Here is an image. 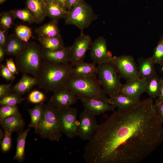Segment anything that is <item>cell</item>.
Segmentation results:
<instances>
[{"label":"cell","mask_w":163,"mask_h":163,"mask_svg":"<svg viewBox=\"0 0 163 163\" xmlns=\"http://www.w3.org/2000/svg\"><path fill=\"white\" fill-rule=\"evenodd\" d=\"M163 123L152 99L118 109L98 125L84 149L87 163H138L163 142Z\"/></svg>","instance_id":"6da1fadb"},{"label":"cell","mask_w":163,"mask_h":163,"mask_svg":"<svg viewBox=\"0 0 163 163\" xmlns=\"http://www.w3.org/2000/svg\"><path fill=\"white\" fill-rule=\"evenodd\" d=\"M73 67L70 63H56L43 60L36 77L37 85L46 91L54 92L64 86L72 76Z\"/></svg>","instance_id":"7a4b0ae2"},{"label":"cell","mask_w":163,"mask_h":163,"mask_svg":"<svg viewBox=\"0 0 163 163\" xmlns=\"http://www.w3.org/2000/svg\"><path fill=\"white\" fill-rule=\"evenodd\" d=\"M96 75L85 77L71 76L64 86L75 94L80 99L94 98L110 103L109 98L101 88Z\"/></svg>","instance_id":"3957f363"},{"label":"cell","mask_w":163,"mask_h":163,"mask_svg":"<svg viewBox=\"0 0 163 163\" xmlns=\"http://www.w3.org/2000/svg\"><path fill=\"white\" fill-rule=\"evenodd\" d=\"M42 50L41 46L36 43H28L24 51L15 56L18 71L36 77L43 61Z\"/></svg>","instance_id":"277c9868"},{"label":"cell","mask_w":163,"mask_h":163,"mask_svg":"<svg viewBox=\"0 0 163 163\" xmlns=\"http://www.w3.org/2000/svg\"><path fill=\"white\" fill-rule=\"evenodd\" d=\"M43 107V117L35 132L42 138L58 142L62 133L59 123L58 109L50 102Z\"/></svg>","instance_id":"5b68a950"},{"label":"cell","mask_w":163,"mask_h":163,"mask_svg":"<svg viewBox=\"0 0 163 163\" xmlns=\"http://www.w3.org/2000/svg\"><path fill=\"white\" fill-rule=\"evenodd\" d=\"M96 75L103 88L109 97L120 93V77L111 60L98 65Z\"/></svg>","instance_id":"8992f818"},{"label":"cell","mask_w":163,"mask_h":163,"mask_svg":"<svg viewBox=\"0 0 163 163\" xmlns=\"http://www.w3.org/2000/svg\"><path fill=\"white\" fill-rule=\"evenodd\" d=\"M97 18L91 7L82 0L68 11L64 19L66 24L76 26L82 33Z\"/></svg>","instance_id":"52a82bcc"},{"label":"cell","mask_w":163,"mask_h":163,"mask_svg":"<svg viewBox=\"0 0 163 163\" xmlns=\"http://www.w3.org/2000/svg\"><path fill=\"white\" fill-rule=\"evenodd\" d=\"M60 128L62 133L70 139L78 136V120L76 108L70 107L58 109Z\"/></svg>","instance_id":"ba28073f"},{"label":"cell","mask_w":163,"mask_h":163,"mask_svg":"<svg viewBox=\"0 0 163 163\" xmlns=\"http://www.w3.org/2000/svg\"><path fill=\"white\" fill-rule=\"evenodd\" d=\"M111 61L120 76L128 81L139 78L138 68L131 56L113 57Z\"/></svg>","instance_id":"9c48e42d"},{"label":"cell","mask_w":163,"mask_h":163,"mask_svg":"<svg viewBox=\"0 0 163 163\" xmlns=\"http://www.w3.org/2000/svg\"><path fill=\"white\" fill-rule=\"evenodd\" d=\"M95 115L84 108L79 114L78 136L84 140H90L96 131L98 125Z\"/></svg>","instance_id":"30bf717a"},{"label":"cell","mask_w":163,"mask_h":163,"mask_svg":"<svg viewBox=\"0 0 163 163\" xmlns=\"http://www.w3.org/2000/svg\"><path fill=\"white\" fill-rule=\"evenodd\" d=\"M91 37L83 33L76 38L70 46V62L72 67L83 61L87 51L92 44Z\"/></svg>","instance_id":"8fae6325"},{"label":"cell","mask_w":163,"mask_h":163,"mask_svg":"<svg viewBox=\"0 0 163 163\" xmlns=\"http://www.w3.org/2000/svg\"><path fill=\"white\" fill-rule=\"evenodd\" d=\"M90 57L93 62L98 65L111 59L112 53L107 50L106 40L104 37H99L92 43Z\"/></svg>","instance_id":"7c38bea8"},{"label":"cell","mask_w":163,"mask_h":163,"mask_svg":"<svg viewBox=\"0 0 163 163\" xmlns=\"http://www.w3.org/2000/svg\"><path fill=\"white\" fill-rule=\"evenodd\" d=\"M53 92L50 102L58 109L70 107L75 104L78 99L75 94L64 86Z\"/></svg>","instance_id":"4fadbf2b"},{"label":"cell","mask_w":163,"mask_h":163,"mask_svg":"<svg viewBox=\"0 0 163 163\" xmlns=\"http://www.w3.org/2000/svg\"><path fill=\"white\" fill-rule=\"evenodd\" d=\"M43 60L50 62L59 64L70 63L71 58L70 46L65 47L57 50L42 48Z\"/></svg>","instance_id":"5bb4252c"},{"label":"cell","mask_w":163,"mask_h":163,"mask_svg":"<svg viewBox=\"0 0 163 163\" xmlns=\"http://www.w3.org/2000/svg\"><path fill=\"white\" fill-rule=\"evenodd\" d=\"M85 108L95 116L108 111H113L115 108L105 101L96 98H82L80 99Z\"/></svg>","instance_id":"9a60e30c"},{"label":"cell","mask_w":163,"mask_h":163,"mask_svg":"<svg viewBox=\"0 0 163 163\" xmlns=\"http://www.w3.org/2000/svg\"><path fill=\"white\" fill-rule=\"evenodd\" d=\"M146 82V80L139 78L127 81L122 84L120 92L139 100L141 95L145 92Z\"/></svg>","instance_id":"2e32d148"},{"label":"cell","mask_w":163,"mask_h":163,"mask_svg":"<svg viewBox=\"0 0 163 163\" xmlns=\"http://www.w3.org/2000/svg\"><path fill=\"white\" fill-rule=\"evenodd\" d=\"M109 99L110 104L115 107L121 110L132 108L140 101L139 99H135L120 92L112 97H109Z\"/></svg>","instance_id":"e0dca14e"},{"label":"cell","mask_w":163,"mask_h":163,"mask_svg":"<svg viewBox=\"0 0 163 163\" xmlns=\"http://www.w3.org/2000/svg\"><path fill=\"white\" fill-rule=\"evenodd\" d=\"M45 3L47 16L56 20L65 18L68 11L61 4L55 0H47Z\"/></svg>","instance_id":"ac0fdd59"},{"label":"cell","mask_w":163,"mask_h":163,"mask_svg":"<svg viewBox=\"0 0 163 163\" xmlns=\"http://www.w3.org/2000/svg\"><path fill=\"white\" fill-rule=\"evenodd\" d=\"M28 43L21 40L16 35H10L4 47L6 55L17 56L24 51Z\"/></svg>","instance_id":"d6986e66"},{"label":"cell","mask_w":163,"mask_h":163,"mask_svg":"<svg viewBox=\"0 0 163 163\" xmlns=\"http://www.w3.org/2000/svg\"><path fill=\"white\" fill-rule=\"evenodd\" d=\"M0 123L4 130L11 133L22 131L24 126V120L20 113L6 118Z\"/></svg>","instance_id":"ffe728a7"},{"label":"cell","mask_w":163,"mask_h":163,"mask_svg":"<svg viewBox=\"0 0 163 163\" xmlns=\"http://www.w3.org/2000/svg\"><path fill=\"white\" fill-rule=\"evenodd\" d=\"M154 65L151 57L139 59L138 67L139 78L147 80L155 75L156 72Z\"/></svg>","instance_id":"44dd1931"},{"label":"cell","mask_w":163,"mask_h":163,"mask_svg":"<svg viewBox=\"0 0 163 163\" xmlns=\"http://www.w3.org/2000/svg\"><path fill=\"white\" fill-rule=\"evenodd\" d=\"M27 8L34 14L36 22H42L47 16L45 4L43 0H26Z\"/></svg>","instance_id":"7402d4cb"},{"label":"cell","mask_w":163,"mask_h":163,"mask_svg":"<svg viewBox=\"0 0 163 163\" xmlns=\"http://www.w3.org/2000/svg\"><path fill=\"white\" fill-rule=\"evenodd\" d=\"M37 83L35 77L23 73L20 80L12 87V91L21 95L29 91Z\"/></svg>","instance_id":"603a6c76"},{"label":"cell","mask_w":163,"mask_h":163,"mask_svg":"<svg viewBox=\"0 0 163 163\" xmlns=\"http://www.w3.org/2000/svg\"><path fill=\"white\" fill-rule=\"evenodd\" d=\"M97 66L93 62L87 63L82 61L73 67L72 76L88 77L96 74Z\"/></svg>","instance_id":"cb8c5ba5"},{"label":"cell","mask_w":163,"mask_h":163,"mask_svg":"<svg viewBox=\"0 0 163 163\" xmlns=\"http://www.w3.org/2000/svg\"><path fill=\"white\" fill-rule=\"evenodd\" d=\"M58 21L52 20L35 30L38 37H53L60 36L58 25Z\"/></svg>","instance_id":"d4e9b609"},{"label":"cell","mask_w":163,"mask_h":163,"mask_svg":"<svg viewBox=\"0 0 163 163\" xmlns=\"http://www.w3.org/2000/svg\"><path fill=\"white\" fill-rule=\"evenodd\" d=\"M30 130V129L29 128L18 132L16 151L13 158L20 163L23 161L24 160L26 140Z\"/></svg>","instance_id":"484cf974"},{"label":"cell","mask_w":163,"mask_h":163,"mask_svg":"<svg viewBox=\"0 0 163 163\" xmlns=\"http://www.w3.org/2000/svg\"><path fill=\"white\" fill-rule=\"evenodd\" d=\"M38 40L43 49L57 50L65 47L61 36L53 37H38Z\"/></svg>","instance_id":"4316f807"},{"label":"cell","mask_w":163,"mask_h":163,"mask_svg":"<svg viewBox=\"0 0 163 163\" xmlns=\"http://www.w3.org/2000/svg\"><path fill=\"white\" fill-rule=\"evenodd\" d=\"M162 78L156 74L147 80L145 92L152 98L159 96Z\"/></svg>","instance_id":"83f0119b"},{"label":"cell","mask_w":163,"mask_h":163,"mask_svg":"<svg viewBox=\"0 0 163 163\" xmlns=\"http://www.w3.org/2000/svg\"><path fill=\"white\" fill-rule=\"evenodd\" d=\"M30 117V122L29 125V127L36 129L41 122L44 114V109L43 104L36 105L34 107L27 109Z\"/></svg>","instance_id":"f1b7e54d"},{"label":"cell","mask_w":163,"mask_h":163,"mask_svg":"<svg viewBox=\"0 0 163 163\" xmlns=\"http://www.w3.org/2000/svg\"><path fill=\"white\" fill-rule=\"evenodd\" d=\"M14 18L27 22L29 24L36 22V19L33 14L27 8L16 9L10 11Z\"/></svg>","instance_id":"f546056e"},{"label":"cell","mask_w":163,"mask_h":163,"mask_svg":"<svg viewBox=\"0 0 163 163\" xmlns=\"http://www.w3.org/2000/svg\"><path fill=\"white\" fill-rule=\"evenodd\" d=\"M151 58L155 64L163 65V36L160 38L158 41Z\"/></svg>","instance_id":"4dcf8cb0"},{"label":"cell","mask_w":163,"mask_h":163,"mask_svg":"<svg viewBox=\"0 0 163 163\" xmlns=\"http://www.w3.org/2000/svg\"><path fill=\"white\" fill-rule=\"evenodd\" d=\"M21 96L15 92H11L0 99V104L1 105L17 106V104L21 103L24 100Z\"/></svg>","instance_id":"1f68e13d"},{"label":"cell","mask_w":163,"mask_h":163,"mask_svg":"<svg viewBox=\"0 0 163 163\" xmlns=\"http://www.w3.org/2000/svg\"><path fill=\"white\" fill-rule=\"evenodd\" d=\"M15 31L16 36L20 40L27 43L32 37L31 29L24 25L18 26L15 28Z\"/></svg>","instance_id":"d6a6232c"},{"label":"cell","mask_w":163,"mask_h":163,"mask_svg":"<svg viewBox=\"0 0 163 163\" xmlns=\"http://www.w3.org/2000/svg\"><path fill=\"white\" fill-rule=\"evenodd\" d=\"M20 113L17 106L2 105L0 108V122L8 117Z\"/></svg>","instance_id":"836d02e7"},{"label":"cell","mask_w":163,"mask_h":163,"mask_svg":"<svg viewBox=\"0 0 163 163\" xmlns=\"http://www.w3.org/2000/svg\"><path fill=\"white\" fill-rule=\"evenodd\" d=\"M46 98L45 94L38 90H34L31 91L27 97L29 101L35 104H43Z\"/></svg>","instance_id":"e575fe53"},{"label":"cell","mask_w":163,"mask_h":163,"mask_svg":"<svg viewBox=\"0 0 163 163\" xmlns=\"http://www.w3.org/2000/svg\"><path fill=\"white\" fill-rule=\"evenodd\" d=\"M13 18H14L10 11L2 14L0 18V27L7 30L11 27L13 23Z\"/></svg>","instance_id":"d590c367"},{"label":"cell","mask_w":163,"mask_h":163,"mask_svg":"<svg viewBox=\"0 0 163 163\" xmlns=\"http://www.w3.org/2000/svg\"><path fill=\"white\" fill-rule=\"evenodd\" d=\"M5 135L3 139L1 141V148L2 151L6 152L11 149L12 146L11 133L4 130Z\"/></svg>","instance_id":"8d00e7d4"},{"label":"cell","mask_w":163,"mask_h":163,"mask_svg":"<svg viewBox=\"0 0 163 163\" xmlns=\"http://www.w3.org/2000/svg\"><path fill=\"white\" fill-rule=\"evenodd\" d=\"M0 75L1 76L8 81H13L15 76L7 68L6 65L1 64L0 65Z\"/></svg>","instance_id":"74e56055"},{"label":"cell","mask_w":163,"mask_h":163,"mask_svg":"<svg viewBox=\"0 0 163 163\" xmlns=\"http://www.w3.org/2000/svg\"><path fill=\"white\" fill-rule=\"evenodd\" d=\"M154 105L157 114L163 124V101L156 99Z\"/></svg>","instance_id":"f35d334b"},{"label":"cell","mask_w":163,"mask_h":163,"mask_svg":"<svg viewBox=\"0 0 163 163\" xmlns=\"http://www.w3.org/2000/svg\"><path fill=\"white\" fill-rule=\"evenodd\" d=\"M12 84L9 83L0 85V99L9 94L12 91Z\"/></svg>","instance_id":"ab89813d"},{"label":"cell","mask_w":163,"mask_h":163,"mask_svg":"<svg viewBox=\"0 0 163 163\" xmlns=\"http://www.w3.org/2000/svg\"><path fill=\"white\" fill-rule=\"evenodd\" d=\"M6 65L14 75L18 74L19 73V71L12 58H10L6 59Z\"/></svg>","instance_id":"60d3db41"},{"label":"cell","mask_w":163,"mask_h":163,"mask_svg":"<svg viewBox=\"0 0 163 163\" xmlns=\"http://www.w3.org/2000/svg\"><path fill=\"white\" fill-rule=\"evenodd\" d=\"M6 30L2 27L0 28V46L5 47L7 42V38L6 35Z\"/></svg>","instance_id":"b9f144b4"},{"label":"cell","mask_w":163,"mask_h":163,"mask_svg":"<svg viewBox=\"0 0 163 163\" xmlns=\"http://www.w3.org/2000/svg\"><path fill=\"white\" fill-rule=\"evenodd\" d=\"M82 0H68L66 8L68 11Z\"/></svg>","instance_id":"7bdbcfd3"},{"label":"cell","mask_w":163,"mask_h":163,"mask_svg":"<svg viewBox=\"0 0 163 163\" xmlns=\"http://www.w3.org/2000/svg\"><path fill=\"white\" fill-rule=\"evenodd\" d=\"M6 55L5 48L0 46V62H1L3 60L5 55Z\"/></svg>","instance_id":"ee69618b"},{"label":"cell","mask_w":163,"mask_h":163,"mask_svg":"<svg viewBox=\"0 0 163 163\" xmlns=\"http://www.w3.org/2000/svg\"><path fill=\"white\" fill-rule=\"evenodd\" d=\"M158 99L163 101V79H161L160 93Z\"/></svg>","instance_id":"f6af8a7d"},{"label":"cell","mask_w":163,"mask_h":163,"mask_svg":"<svg viewBox=\"0 0 163 163\" xmlns=\"http://www.w3.org/2000/svg\"><path fill=\"white\" fill-rule=\"evenodd\" d=\"M0 140H1L3 139L4 136L5 135V131L4 132L3 131H2V129H0Z\"/></svg>","instance_id":"bcb514c9"},{"label":"cell","mask_w":163,"mask_h":163,"mask_svg":"<svg viewBox=\"0 0 163 163\" xmlns=\"http://www.w3.org/2000/svg\"><path fill=\"white\" fill-rule=\"evenodd\" d=\"M67 1L68 0H61L62 5L66 8V6L67 2Z\"/></svg>","instance_id":"7dc6e473"},{"label":"cell","mask_w":163,"mask_h":163,"mask_svg":"<svg viewBox=\"0 0 163 163\" xmlns=\"http://www.w3.org/2000/svg\"><path fill=\"white\" fill-rule=\"evenodd\" d=\"M7 0H0V4H2L3 2H5V1H6Z\"/></svg>","instance_id":"c3c4849f"},{"label":"cell","mask_w":163,"mask_h":163,"mask_svg":"<svg viewBox=\"0 0 163 163\" xmlns=\"http://www.w3.org/2000/svg\"><path fill=\"white\" fill-rule=\"evenodd\" d=\"M55 0L61 4V0Z\"/></svg>","instance_id":"681fc988"},{"label":"cell","mask_w":163,"mask_h":163,"mask_svg":"<svg viewBox=\"0 0 163 163\" xmlns=\"http://www.w3.org/2000/svg\"><path fill=\"white\" fill-rule=\"evenodd\" d=\"M162 66H162V71L163 72V65Z\"/></svg>","instance_id":"f907efd6"},{"label":"cell","mask_w":163,"mask_h":163,"mask_svg":"<svg viewBox=\"0 0 163 163\" xmlns=\"http://www.w3.org/2000/svg\"><path fill=\"white\" fill-rule=\"evenodd\" d=\"M44 2H46V1H47V0H43Z\"/></svg>","instance_id":"816d5d0a"}]
</instances>
